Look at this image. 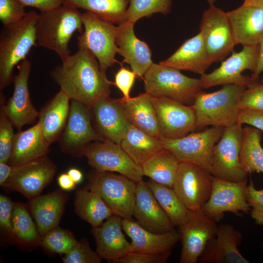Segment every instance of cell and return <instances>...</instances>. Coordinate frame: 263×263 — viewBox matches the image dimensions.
<instances>
[{
  "label": "cell",
  "mask_w": 263,
  "mask_h": 263,
  "mask_svg": "<svg viewBox=\"0 0 263 263\" xmlns=\"http://www.w3.org/2000/svg\"><path fill=\"white\" fill-rule=\"evenodd\" d=\"M91 110L96 131L105 139L120 144L130 123L122 113L117 99L109 96L102 98Z\"/></svg>",
  "instance_id": "d4e9b609"
},
{
  "label": "cell",
  "mask_w": 263,
  "mask_h": 263,
  "mask_svg": "<svg viewBox=\"0 0 263 263\" xmlns=\"http://www.w3.org/2000/svg\"><path fill=\"white\" fill-rule=\"evenodd\" d=\"M260 82L263 84V80H261Z\"/></svg>",
  "instance_id": "680465c9"
},
{
  "label": "cell",
  "mask_w": 263,
  "mask_h": 263,
  "mask_svg": "<svg viewBox=\"0 0 263 263\" xmlns=\"http://www.w3.org/2000/svg\"><path fill=\"white\" fill-rule=\"evenodd\" d=\"M132 216L140 225L151 232L162 233L174 230L168 217L143 180L136 184Z\"/></svg>",
  "instance_id": "44dd1931"
},
{
  "label": "cell",
  "mask_w": 263,
  "mask_h": 263,
  "mask_svg": "<svg viewBox=\"0 0 263 263\" xmlns=\"http://www.w3.org/2000/svg\"><path fill=\"white\" fill-rule=\"evenodd\" d=\"M38 15L36 11H30L19 21L4 26L0 35V90L13 82L15 67L26 59L31 48L37 45Z\"/></svg>",
  "instance_id": "3957f363"
},
{
  "label": "cell",
  "mask_w": 263,
  "mask_h": 263,
  "mask_svg": "<svg viewBox=\"0 0 263 263\" xmlns=\"http://www.w3.org/2000/svg\"><path fill=\"white\" fill-rule=\"evenodd\" d=\"M213 176L201 166L180 162L172 188L188 209L201 210L211 193Z\"/></svg>",
  "instance_id": "5bb4252c"
},
{
  "label": "cell",
  "mask_w": 263,
  "mask_h": 263,
  "mask_svg": "<svg viewBox=\"0 0 263 263\" xmlns=\"http://www.w3.org/2000/svg\"><path fill=\"white\" fill-rule=\"evenodd\" d=\"M50 144L37 122L31 128L15 134L8 163L18 166L46 155Z\"/></svg>",
  "instance_id": "f1b7e54d"
},
{
  "label": "cell",
  "mask_w": 263,
  "mask_h": 263,
  "mask_svg": "<svg viewBox=\"0 0 263 263\" xmlns=\"http://www.w3.org/2000/svg\"><path fill=\"white\" fill-rule=\"evenodd\" d=\"M117 100L130 124L151 136H160L156 113L150 95L145 93L134 97H122Z\"/></svg>",
  "instance_id": "f546056e"
},
{
  "label": "cell",
  "mask_w": 263,
  "mask_h": 263,
  "mask_svg": "<svg viewBox=\"0 0 263 263\" xmlns=\"http://www.w3.org/2000/svg\"><path fill=\"white\" fill-rule=\"evenodd\" d=\"M12 225L15 241L28 245L40 244L41 237L25 204L14 203Z\"/></svg>",
  "instance_id": "74e56055"
},
{
  "label": "cell",
  "mask_w": 263,
  "mask_h": 263,
  "mask_svg": "<svg viewBox=\"0 0 263 263\" xmlns=\"http://www.w3.org/2000/svg\"><path fill=\"white\" fill-rule=\"evenodd\" d=\"M171 0H130L127 20L135 23L153 14H167L170 12Z\"/></svg>",
  "instance_id": "f35d334b"
},
{
  "label": "cell",
  "mask_w": 263,
  "mask_h": 263,
  "mask_svg": "<svg viewBox=\"0 0 263 263\" xmlns=\"http://www.w3.org/2000/svg\"><path fill=\"white\" fill-rule=\"evenodd\" d=\"M56 170V165L46 155L13 167L2 187L18 191L30 200L40 195L53 180Z\"/></svg>",
  "instance_id": "9a60e30c"
},
{
  "label": "cell",
  "mask_w": 263,
  "mask_h": 263,
  "mask_svg": "<svg viewBox=\"0 0 263 263\" xmlns=\"http://www.w3.org/2000/svg\"><path fill=\"white\" fill-rule=\"evenodd\" d=\"M123 219L113 214L100 225L93 227L92 234L95 239L96 251L102 259L117 263V261L132 252L131 243L122 232Z\"/></svg>",
  "instance_id": "603a6c76"
},
{
  "label": "cell",
  "mask_w": 263,
  "mask_h": 263,
  "mask_svg": "<svg viewBox=\"0 0 263 263\" xmlns=\"http://www.w3.org/2000/svg\"><path fill=\"white\" fill-rule=\"evenodd\" d=\"M246 88L239 85L227 84L214 92H200L192 105L197 128L208 126L225 128L237 123L241 111L239 101Z\"/></svg>",
  "instance_id": "277c9868"
},
{
  "label": "cell",
  "mask_w": 263,
  "mask_h": 263,
  "mask_svg": "<svg viewBox=\"0 0 263 263\" xmlns=\"http://www.w3.org/2000/svg\"><path fill=\"white\" fill-rule=\"evenodd\" d=\"M74 205L76 214L93 227L114 214L99 195L86 187L76 191Z\"/></svg>",
  "instance_id": "d6a6232c"
},
{
  "label": "cell",
  "mask_w": 263,
  "mask_h": 263,
  "mask_svg": "<svg viewBox=\"0 0 263 263\" xmlns=\"http://www.w3.org/2000/svg\"><path fill=\"white\" fill-rule=\"evenodd\" d=\"M200 33L208 56L212 62L223 61L236 45L226 12L214 3L203 13Z\"/></svg>",
  "instance_id": "7c38bea8"
},
{
  "label": "cell",
  "mask_w": 263,
  "mask_h": 263,
  "mask_svg": "<svg viewBox=\"0 0 263 263\" xmlns=\"http://www.w3.org/2000/svg\"><path fill=\"white\" fill-rule=\"evenodd\" d=\"M246 198L255 223L263 226V190L256 189L252 181L246 186Z\"/></svg>",
  "instance_id": "f6af8a7d"
},
{
  "label": "cell",
  "mask_w": 263,
  "mask_h": 263,
  "mask_svg": "<svg viewBox=\"0 0 263 263\" xmlns=\"http://www.w3.org/2000/svg\"><path fill=\"white\" fill-rule=\"evenodd\" d=\"M243 3L263 6V0H244Z\"/></svg>",
  "instance_id": "9f6ffc18"
},
{
  "label": "cell",
  "mask_w": 263,
  "mask_h": 263,
  "mask_svg": "<svg viewBox=\"0 0 263 263\" xmlns=\"http://www.w3.org/2000/svg\"><path fill=\"white\" fill-rule=\"evenodd\" d=\"M224 129L223 127H211L178 139L162 136L159 138L163 148L170 151L179 163L195 164L210 172L213 149L222 137Z\"/></svg>",
  "instance_id": "ba28073f"
},
{
  "label": "cell",
  "mask_w": 263,
  "mask_h": 263,
  "mask_svg": "<svg viewBox=\"0 0 263 263\" xmlns=\"http://www.w3.org/2000/svg\"><path fill=\"white\" fill-rule=\"evenodd\" d=\"M136 184L120 174L93 169L87 175L86 188L99 195L114 214L132 220Z\"/></svg>",
  "instance_id": "8992f818"
},
{
  "label": "cell",
  "mask_w": 263,
  "mask_h": 263,
  "mask_svg": "<svg viewBox=\"0 0 263 263\" xmlns=\"http://www.w3.org/2000/svg\"><path fill=\"white\" fill-rule=\"evenodd\" d=\"M237 123L249 125L263 132V111L241 110Z\"/></svg>",
  "instance_id": "681fc988"
},
{
  "label": "cell",
  "mask_w": 263,
  "mask_h": 263,
  "mask_svg": "<svg viewBox=\"0 0 263 263\" xmlns=\"http://www.w3.org/2000/svg\"><path fill=\"white\" fill-rule=\"evenodd\" d=\"M91 110L78 101L71 100L67 122L58 140L64 152L80 157L88 144L106 140L93 127Z\"/></svg>",
  "instance_id": "4fadbf2b"
},
{
  "label": "cell",
  "mask_w": 263,
  "mask_h": 263,
  "mask_svg": "<svg viewBox=\"0 0 263 263\" xmlns=\"http://www.w3.org/2000/svg\"><path fill=\"white\" fill-rule=\"evenodd\" d=\"M4 95H0V162L8 163L10 157L15 134L14 127L4 110Z\"/></svg>",
  "instance_id": "60d3db41"
},
{
  "label": "cell",
  "mask_w": 263,
  "mask_h": 263,
  "mask_svg": "<svg viewBox=\"0 0 263 263\" xmlns=\"http://www.w3.org/2000/svg\"><path fill=\"white\" fill-rule=\"evenodd\" d=\"M246 182H231L213 176L210 195L201 210L216 222L225 212L237 215L240 211L247 213L251 208L246 198Z\"/></svg>",
  "instance_id": "2e32d148"
},
{
  "label": "cell",
  "mask_w": 263,
  "mask_h": 263,
  "mask_svg": "<svg viewBox=\"0 0 263 263\" xmlns=\"http://www.w3.org/2000/svg\"><path fill=\"white\" fill-rule=\"evenodd\" d=\"M212 63L200 32L186 40L172 55L159 62L180 71H188L201 75L206 73Z\"/></svg>",
  "instance_id": "4316f807"
},
{
  "label": "cell",
  "mask_w": 263,
  "mask_h": 263,
  "mask_svg": "<svg viewBox=\"0 0 263 263\" xmlns=\"http://www.w3.org/2000/svg\"><path fill=\"white\" fill-rule=\"evenodd\" d=\"M57 182L60 188L66 191L74 189L76 184L67 173L60 174L57 178Z\"/></svg>",
  "instance_id": "816d5d0a"
},
{
  "label": "cell",
  "mask_w": 263,
  "mask_h": 263,
  "mask_svg": "<svg viewBox=\"0 0 263 263\" xmlns=\"http://www.w3.org/2000/svg\"><path fill=\"white\" fill-rule=\"evenodd\" d=\"M134 23L127 20L117 26L115 42L117 53L130 65L137 76L143 77L152 64L148 44L138 39L134 32Z\"/></svg>",
  "instance_id": "cb8c5ba5"
},
{
  "label": "cell",
  "mask_w": 263,
  "mask_h": 263,
  "mask_svg": "<svg viewBox=\"0 0 263 263\" xmlns=\"http://www.w3.org/2000/svg\"><path fill=\"white\" fill-rule=\"evenodd\" d=\"M60 90L70 99L91 109L100 99L109 96L110 86L106 72L88 49L78 48L74 54L61 61L50 73Z\"/></svg>",
  "instance_id": "6da1fadb"
},
{
  "label": "cell",
  "mask_w": 263,
  "mask_h": 263,
  "mask_svg": "<svg viewBox=\"0 0 263 263\" xmlns=\"http://www.w3.org/2000/svg\"><path fill=\"white\" fill-rule=\"evenodd\" d=\"M262 132L252 126H245L243 130V139L240 161L248 173H263V149L261 142Z\"/></svg>",
  "instance_id": "8d00e7d4"
},
{
  "label": "cell",
  "mask_w": 263,
  "mask_h": 263,
  "mask_svg": "<svg viewBox=\"0 0 263 263\" xmlns=\"http://www.w3.org/2000/svg\"><path fill=\"white\" fill-rule=\"evenodd\" d=\"M84 30L77 36L78 48L89 50L96 57L102 71L106 72L116 60L117 26L89 11L82 14Z\"/></svg>",
  "instance_id": "52a82bcc"
},
{
  "label": "cell",
  "mask_w": 263,
  "mask_h": 263,
  "mask_svg": "<svg viewBox=\"0 0 263 263\" xmlns=\"http://www.w3.org/2000/svg\"><path fill=\"white\" fill-rule=\"evenodd\" d=\"M151 98L160 136L178 139L197 128L196 117L192 105H186L167 97L151 96Z\"/></svg>",
  "instance_id": "e0dca14e"
},
{
  "label": "cell",
  "mask_w": 263,
  "mask_h": 263,
  "mask_svg": "<svg viewBox=\"0 0 263 263\" xmlns=\"http://www.w3.org/2000/svg\"><path fill=\"white\" fill-rule=\"evenodd\" d=\"M146 183L174 226H180L188 218L191 210L187 208L172 188L151 179Z\"/></svg>",
  "instance_id": "d590c367"
},
{
  "label": "cell",
  "mask_w": 263,
  "mask_h": 263,
  "mask_svg": "<svg viewBox=\"0 0 263 263\" xmlns=\"http://www.w3.org/2000/svg\"><path fill=\"white\" fill-rule=\"evenodd\" d=\"M122 228L131 239L132 252L162 254L171 251L179 240L175 230L162 233L151 232L133 220L123 219Z\"/></svg>",
  "instance_id": "484cf974"
},
{
  "label": "cell",
  "mask_w": 263,
  "mask_h": 263,
  "mask_svg": "<svg viewBox=\"0 0 263 263\" xmlns=\"http://www.w3.org/2000/svg\"><path fill=\"white\" fill-rule=\"evenodd\" d=\"M102 259L93 251L85 239H82L62 258L64 263H100Z\"/></svg>",
  "instance_id": "b9f144b4"
},
{
  "label": "cell",
  "mask_w": 263,
  "mask_h": 263,
  "mask_svg": "<svg viewBox=\"0 0 263 263\" xmlns=\"http://www.w3.org/2000/svg\"><path fill=\"white\" fill-rule=\"evenodd\" d=\"M18 68V73L13 80V94L5 103L4 110L14 127L19 131L24 126L34 123L38 117L39 112L32 104L28 88L31 62L26 59L19 64Z\"/></svg>",
  "instance_id": "d6986e66"
},
{
  "label": "cell",
  "mask_w": 263,
  "mask_h": 263,
  "mask_svg": "<svg viewBox=\"0 0 263 263\" xmlns=\"http://www.w3.org/2000/svg\"><path fill=\"white\" fill-rule=\"evenodd\" d=\"M179 162L169 150L163 149L141 166L144 176L154 182L172 188Z\"/></svg>",
  "instance_id": "836d02e7"
},
{
  "label": "cell",
  "mask_w": 263,
  "mask_h": 263,
  "mask_svg": "<svg viewBox=\"0 0 263 263\" xmlns=\"http://www.w3.org/2000/svg\"><path fill=\"white\" fill-rule=\"evenodd\" d=\"M171 251L162 254L132 252L119 260L117 263H165Z\"/></svg>",
  "instance_id": "bcb514c9"
},
{
  "label": "cell",
  "mask_w": 263,
  "mask_h": 263,
  "mask_svg": "<svg viewBox=\"0 0 263 263\" xmlns=\"http://www.w3.org/2000/svg\"><path fill=\"white\" fill-rule=\"evenodd\" d=\"M143 77L145 93L150 96L167 97L186 105H192L203 89L200 78L160 63H153Z\"/></svg>",
  "instance_id": "5b68a950"
},
{
  "label": "cell",
  "mask_w": 263,
  "mask_h": 263,
  "mask_svg": "<svg viewBox=\"0 0 263 263\" xmlns=\"http://www.w3.org/2000/svg\"><path fill=\"white\" fill-rule=\"evenodd\" d=\"M241 110L263 111V84L258 82L246 89L239 101Z\"/></svg>",
  "instance_id": "ee69618b"
},
{
  "label": "cell",
  "mask_w": 263,
  "mask_h": 263,
  "mask_svg": "<svg viewBox=\"0 0 263 263\" xmlns=\"http://www.w3.org/2000/svg\"><path fill=\"white\" fill-rule=\"evenodd\" d=\"M83 156L94 169L99 171L116 172L137 183L143 180L141 166L137 165L120 144L106 139L89 143L84 148Z\"/></svg>",
  "instance_id": "8fae6325"
},
{
  "label": "cell",
  "mask_w": 263,
  "mask_h": 263,
  "mask_svg": "<svg viewBox=\"0 0 263 263\" xmlns=\"http://www.w3.org/2000/svg\"><path fill=\"white\" fill-rule=\"evenodd\" d=\"M120 145L140 166L164 149L158 137L151 136L131 124Z\"/></svg>",
  "instance_id": "1f68e13d"
},
{
  "label": "cell",
  "mask_w": 263,
  "mask_h": 263,
  "mask_svg": "<svg viewBox=\"0 0 263 263\" xmlns=\"http://www.w3.org/2000/svg\"><path fill=\"white\" fill-rule=\"evenodd\" d=\"M67 173L76 184L80 183L83 179L82 173L77 169L71 168L68 170Z\"/></svg>",
  "instance_id": "11a10c76"
},
{
  "label": "cell",
  "mask_w": 263,
  "mask_h": 263,
  "mask_svg": "<svg viewBox=\"0 0 263 263\" xmlns=\"http://www.w3.org/2000/svg\"><path fill=\"white\" fill-rule=\"evenodd\" d=\"M242 125L237 123L225 128L222 137L213 149L210 172L212 176L231 182H247L248 173L240 161Z\"/></svg>",
  "instance_id": "9c48e42d"
},
{
  "label": "cell",
  "mask_w": 263,
  "mask_h": 263,
  "mask_svg": "<svg viewBox=\"0 0 263 263\" xmlns=\"http://www.w3.org/2000/svg\"><path fill=\"white\" fill-rule=\"evenodd\" d=\"M209 4H211L214 3L215 0H207Z\"/></svg>",
  "instance_id": "6f0895ef"
},
{
  "label": "cell",
  "mask_w": 263,
  "mask_h": 263,
  "mask_svg": "<svg viewBox=\"0 0 263 263\" xmlns=\"http://www.w3.org/2000/svg\"><path fill=\"white\" fill-rule=\"evenodd\" d=\"M70 99L61 90L39 112L38 122L50 144L58 141L67 122Z\"/></svg>",
  "instance_id": "4dcf8cb0"
},
{
  "label": "cell",
  "mask_w": 263,
  "mask_h": 263,
  "mask_svg": "<svg viewBox=\"0 0 263 263\" xmlns=\"http://www.w3.org/2000/svg\"><path fill=\"white\" fill-rule=\"evenodd\" d=\"M136 74L124 67H121L116 73L114 84L123 94V98L130 97V93L134 84Z\"/></svg>",
  "instance_id": "c3c4849f"
},
{
  "label": "cell",
  "mask_w": 263,
  "mask_h": 263,
  "mask_svg": "<svg viewBox=\"0 0 263 263\" xmlns=\"http://www.w3.org/2000/svg\"><path fill=\"white\" fill-rule=\"evenodd\" d=\"M77 242L70 231L57 226L41 237L40 244L51 252L65 254Z\"/></svg>",
  "instance_id": "ab89813d"
},
{
  "label": "cell",
  "mask_w": 263,
  "mask_h": 263,
  "mask_svg": "<svg viewBox=\"0 0 263 263\" xmlns=\"http://www.w3.org/2000/svg\"><path fill=\"white\" fill-rule=\"evenodd\" d=\"M216 222L201 210L191 211L188 218L179 226L182 244L179 262L196 263L208 241L215 235Z\"/></svg>",
  "instance_id": "ac0fdd59"
},
{
  "label": "cell",
  "mask_w": 263,
  "mask_h": 263,
  "mask_svg": "<svg viewBox=\"0 0 263 263\" xmlns=\"http://www.w3.org/2000/svg\"><path fill=\"white\" fill-rule=\"evenodd\" d=\"M13 166L8 163L0 162V185L2 186L10 176Z\"/></svg>",
  "instance_id": "db71d44e"
},
{
  "label": "cell",
  "mask_w": 263,
  "mask_h": 263,
  "mask_svg": "<svg viewBox=\"0 0 263 263\" xmlns=\"http://www.w3.org/2000/svg\"><path fill=\"white\" fill-rule=\"evenodd\" d=\"M62 4L94 13L118 25L127 21L130 0H62Z\"/></svg>",
  "instance_id": "e575fe53"
},
{
  "label": "cell",
  "mask_w": 263,
  "mask_h": 263,
  "mask_svg": "<svg viewBox=\"0 0 263 263\" xmlns=\"http://www.w3.org/2000/svg\"><path fill=\"white\" fill-rule=\"evenodd\" d=\"M260 51L258 61L255 71L251 75L252 78L258 80L260 75L263 73V38L260 44ZM261 80H263V76Z\"/></svg>",
  "instance_id": "f5cc1de1"
},
{
  "label": "cell",
  "mask_w": 263,
  "mask_h": 263,
  "mask_svg": "<svg viewBox=\"0 0 263 263\" xmlns=\"http://www.w3.org/2000/svg\"><path fill=\"white\" fill-rule=\"evenodd\" d=\"M242 241V233L232 225H218L215 235L207 243L198 262L248 263L238 250Z\"/></svg>",
  "instance_id": "ffe728a7"
},
{
  "label": "cell",
  "mask_w": 263,
  "mask_h": 263,
  "mask_svg": "<svg viewBox=\"0 0 263 263\" xmlns=\"http://www.w3.org/2000/svg\"><path fill=\"white\" fill-rule=\"evenodd\" d=\"M67 196L57 189L30 199L29 207L41 237L58 226Z\"/></svg>",
  "instance_id": "83f0119b"
},
{
  "label": "cell",
  "mask_w": 263,
  "mask_h": 263,
  "mask_svg": "<svg viewBox=\"0 0 263 263\" xmlns=\"http://www.w3.org/2000/svg\"><path fill=\"white\" fill-rule=\"evenodd\" d=\"M226 14L236 44H260L263 38V6L243 3Z\"/></svg>",
  "instance_id": "7402d4cb"
},
{
  "label": "cell",
  "mask_w": 263,
  "mask_h": 263,
  "mask_svg": "<svg viewBox=\"0 0 263 263\" xmlns=\"http://www.w3.org/2000/svg\"><path fill=\"white\" fill-rule=\"evenodd\" d=\"M14 203L8 197L0 195V226L4 232L15 240L12 225Z\"/></svg>",
  "instance_id": "7dc6e473"
},
{
  "label": "cell",
  "mask_w": 263,
  "mask_h": 263,
  "mask_svg": "<svg viewBox=\"0 0 263 263\" xmlns=\"http://www.w3.org/2000/svg\"><path fill=\"white\" fill-rule=\"evenodd\" d=\"M24 8L19 0H0V19L3 26L21 20L26 14Z\"/></svg>",
  "instance_id": "7bdbcfd3"
},
{
  "label": "cell",
  "mask_w": 263,
  "mask_h": 263,
  "mask_svg": "<svg viewBox=\"0 0 263 263\" xmlns=\"http://www.w3.org/2000/svg\"><path fill=\"white\" fill-rule=\"evenodd\" d=\"M25 7L35 8L45 12L62 4V0H19Z\"/></svg>",
  "instance_id": "f907efd6"
},
{
  "label": "cell",
  "mask_w": 263,
  "mask_h": 263,
  "mask_svg": "<svg viewBox=\"0 0 263 263\" xmlns=\"http://www.w3.org/2000/svg\"><path fill=\"white\" fill-rule=\"evenodd\" d=\"M260 51L259 44L243 46L238 52L232 54L223 61L221 65L209 74L205 73L200 78L203 89L227 84H236L247 88L259 82L242 73L246 70L253 73L257 67Z\"/></svg>",
  "instance_id": "30bf717a"
},
{
  "label": "cell",
  "mask_w": 263,
  "mask_h": 263,
  "mask_svg": "<svg viewBox=\"0 0 263 263\" xmlns=\"http://www.w3.org/2000/svg\"><path fill=\"white\" fill-rule=\"evenodd\" d=\"M77 9L62 4L38 15L37 45L53 51L61 61L71 55L69 45L74 34L82 32V14Z\"/></svg>",
  "instance_id": "7a4b0ae2"
}]
</instances>
